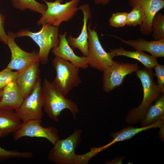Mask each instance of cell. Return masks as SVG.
<instances>
[{
  "label": "cell",
  "mask_w": 164,
  "mask_h": 164,
  "mask_svg": "<svg viewBox=\"0 0 164 164\" xmlns=\"http://www.w3.org/2000/svg\"><path fill=\"white\" fill-rule=\"evenodd\" d=\"M82 131L76 129L64 139L57 140L49 151L48 159L56 164H87L90 159L103 150L102 147L92 148L83 155H77L75 150L81 141Z\"/></svg>",
  "instance_id": "1"
},
{
  "label": "cell",
  "mask_w": 164,
  "mask_h": 164,
  "mask_svg": "<svg viewBox=\"0 0 164 164\" xmlns=\"http://www.w3.org/2000/svg\"><path fill=\"white\" fill-rule=\"evenodd\" d=\"M152 69L140 68L135 72L142 86L143 98L138 106L131 109L126 114L125 121L128 124L133 125L140 122L149 106L163 94L154 81L155 75Z\"/></svg>",
  "instance_id": "2"
},
{
  "label": "cell",
  "mask_w": 164,
  "mask_h": 164,
  "mask_svg": "<svg viewBox=\"0 0 164 164\" xmlns=\"http://www.w3.org/2000/svg\"><path fill=\"white\" fill-rule=\"evenodd\" d=\"M42 87L43 108L49 118L55 122H58L61 111L67 109L76 119V115L79 110L76 103L66 98L53 82H50L45 79Z\"/></svg>",
  "instance_id": "3"
},
{
  "label": "cell",
  "mask_w": 164,
  "mask_h": 164,
  "mask_svg": "<svg viewBox=\"0 0 164 164\" xmlns=\"http://www.w3.org/2000/svg\"><path fill=\"white\" fill-rule=\"evenodd\" d=\"M41 29L37 32H32L28 29H22L14 33L15 38L28 36L38 46V56L40 62L43 64L49 61L48 56L51 50L59 43L58 27L48 24L42 25Z\"/></svg>",
  "instance_id": "4"
},
{
  "label": "cell",
  "mask_w": 164,
  "mask_h": 164,
  "mask_svg": "<svg viewBox=\"0 0 164 164\" xmlns=\"http://www.w3.org/2000/svg\"><path fill=\"white\" fill-rule=\"evenodd\" d=\"M47 6L46 11L37 21L38 26L46 24L58 27L63 22H67L75 16L77 11V6L80 0H71L62 4L63 0L49 2L42 0Z\"/></svg>",
  "instance_id": "5"
},
{
  "label": "cell",
  "mask_w": 164,
  "mask_h": 164,
  "mask_svg": "<svg viewBox=\"0 0 164 164\" xmlns=\"http://www.w3.org/2000/svg\"><path fill=\"white\" fill-rule=\"evenodd\" d=\"M52 64L56 73L53 82L66 97L81 83L79 75L80 68L68 60L56 56Z\"/></svg>",
  "instance_id": "6"
},
{
  "label": "cell",
  "mask_w": 164,
  "mask_h": 164,
  "mask_svg": "<svg viewBox=\"0 0 164 164\" xmlns=\"http://www.w3.org/2000/svg\"><path fill=\"white\" fill-rule=\"evenodd\" d=\"M91 24L90 22L87 27L88 51L85 57L89 66L103 72L112 64L114 60L109 53L103 48L95 28L92 29Z\"/></svg>",
  "instance_id": "7"
},
{
  "label": "cell",
  "mask_w": 164,
  "mask_h": 164,
  "mask_svg": "<svg viewBox=\"0 0 164 164\" xmlns=\"http://www.w3.org/2000/svg\"><path fill=\"white\" fill-rule=\"evenodd\" d=\"M139 68L137 63H123L114 61L112 64L103 71V88L106 93H109L121 85L125 77Z\"/></svg>",
  "instance_id": "8"
},
{
  "label": "cell",
  "mask_w": 164,
  "mask_h": 164,
  "mask_svg": "<svg viewBox=\"0 0 164 164\" xmlns=\"http://www.w3.org/2000/svg\"><path fill=\"white\" fill-rule=\"evenodd\" d=\"M43 97L40 78L32 92L24 99L20 107L15 110L18 116L24 121L32 119H41Z\"/></svg>",
  "instance_id": "9"
},
{
  "label": "cell",
  "mask_w": 164,
  "mask_h": 164,
  "mask_svg": "<svg viewBox=\"0 0 164 164\" xmlns=\"http://www.w3.org/2000/svg\"><path fill=\"white\" fill-rule=\"evenodd\" d=\"M8 42L11 54V60L6 68L17 72L21 71L29 66L40 62L38 52L34 50L27 52L22 50L15 41L14 33L9 31L7 34Z\"/></svg>",
  "instance_id": "10"
},
{
  "label": "cell",
  "mask_w": 164,
  "mask_h": 164,
  "mask_svg": "<svg viewBox=\"0 0 164 164\" xmlns=\"http://www.w3.org/2000/svg\"><path fill=\"white\" fill-rule=\"evenodd\" d=\"M41 119H32L22 122L20 128L13 136L15 141L24 137L45 138L53 145L59 139V131L55 127L44 128L41 125Z\"/></svg>",
  "instance_id": "11"
},
{
  "label": "cell",
  "mask_w": 164,
  "mask_h": 164,
  "mask_svg": "<svg viewBox=\"0 0 164 164\" xmlns=\"http://www.w3.org/2000/svg\"><path fill=\"white\" fill-rule=\"evenodd\" d=\"M131 7L138 5L142 7L144 15V21L140 26L141 34L150 35L152 32L151 26L152 19L156 13L164 7V0H128Z\"/></svg>",
  "instance_id": "12"
},
{
  "label": "cell",
  "mask_w": 164,
  "mask_h": 164,
  "mask_svg": "<svg viewBox=\"0 0 164 164\" xmlns=\"http://www.w3.org/2000/svg\"><path fill=\"white\" fill-rule=\"evenodd\" d=\"M40 62H36L24 70L18 72L16 80L24 99L32 92L40 78Z\"/></svg>",
  "instance_id": "13"
},
{
  "label": "cell",
  "mask_w": 164,
  "mask_h": 164,
  "mask_svg": "<svg viewBox=\"0 0 164 164\" xmlns=\"http://www.w3.org/2000/svg\"><path fill=\"white\" fill-rule=\"evenodd\" d=\"M67 34L66 32L59 34V44L52 49V53L56 57L68 60L80 68H87L89 65L86 57H80L74 53L66 39Z\"/></svg>",
  "instance_id": "14"
},
{
  "label": "cell",
  "mask_w": 164,
  "mask_h": 164,
  "mask_svg": "<svg viewBox=\"0 0 164 164\" xmlns=\"http://www.w3.org/2000/svg\"><path fill=\"white\" fill-rule=\"evenodd\" d=\"M78 9L81 10L83 14L82 29L78 37L74 38L69 35L67 40L69 44L73 49H78L83 56H86L88 51V35L87 24L88 20L91 16V13L90 7L88 4L80 5L78 7Z\"/></svg>",
  "instance_id": "15"
},
{
  "label": "cell",
  "mask_w": 164,
  "mask_h": 164,
  "mask_svg": "<svg viewBox=\"0 0 164 164\" xmlns=\"http://www.w3.org/2000/svg\"><path fill=\"white\" fill-rule=\"evenodd\" d=\"M111 36L136 50L146 51L155 58L164 56V38L148 41L141 38L135 40H125L115 35Z\"/></svg>",
  "instance_id": "16"
},
{
  "label": "cell",
  "mask_w": 164,
  "mask_h": 164,
  "mask_svg": "<svg viewBox=\"0 0 164 164\" xmlns=\"http://www.w3.org/2000/svg\"><path fill=\"white\" fill-rule=\"evenodd\" d=\"M24 99L16 80L12 81L2 89L0 110H15L20 107Z\"/></svg>",
  "instance_id": "17"
},
{
  "label": "cell",
  "mask_w": 164,
  "mask_h": 164,
  "mask_svg": "<svg viewBox=\"0 0 164 164\" xmlns=\"http://www.w3.org/2000/svg\"><path fill=\"white\" fill-rule=\"evenodd\" d=\"M109 53L113 58L116 56H123L136 59L141 63L146 69H152L159 64L156 58L148 55L143 51H128L120 47L118 48L111 49Z\"/></svg>",
  "instance_id": "18"
},
{
  "label": "cell",
  "mask_w": 164,
  "mask_h": 164,
  "mask_svg": "<svg viewBox=\"0 0 164 164\" xmlns=\"http://www.w3.org/2000/svg\"><path fill=\"white\" fill-rule=\"evenodd\" d=\"M22 122L13 110H0V138L15 132Z\"/></svg>",
  "instance_id": "19"
},
{
  "label": "cell",
  "mask_w": 164,
  "mask_h": 164,
  "mask_svg": "<svg viewBox=\"0 0 164 164\" xmlns=\"http://www.w3.org/2000/svg\"><path fill=\"white\" fill-rule=\"evenodd\" d=\"M164 123V120H159L150 125L140 127H134L128 126L121 130L111 134L113 138V140L104 147L106 149L116 142L131 138L138 133L143 131H145L153 128H160Z\"/></svg>",
  "instance_id": "20"
},
{
  "label": "cell",
  "mask_w": 164,
  "mask_h": 164,
  "mask_svg": "<svg viewBox=\"0 0 164 164\" xmlns=\"http://www.w3.org/2000/svg\"><path fill=\"white\" fill-rule=\"evenodd\" d=\"M154 104L148 108L144 118L140 122L141 127L152 125L157 121L164 120V94L156 100Z\"/></svg>",
  "instance_id": "21"
},
{
  "label": "cell",
  "mask_w": 164,
  "mask_h": 164,
  "mask_svg": "<svg viewBox=\"0 0 164 164\" xmlns=\"http://www.w3.org/2000/svg\"><path fill=\"white\" fill-rule=\"evenodd\" d=\"M11 1L13 7L21 11L28 9L42 15L47 9L46 5L40 3L35 0H11Z\"/></svg>",
  "instance_id": "22"
},
{
  "label": "cell",
  "mask_w": 164,
  "mask_h": 164,
  "mask_svg": "<svg viewBox=\"0 0 164 164\" xmlns=\"http://www.w3.org/2000/svg\"><path fill=\"white\" fill-rule=\"evenodd\" d=\"M152 37L155 40L164 38V16L157 12L154 15L152 22Z\"/></svg>",
  "instance_id": "23"
},
{
  "label": "cell",
  "mask_w": 164,
  "mask_h": 164,
  "mask_svg": "<svg viewBox=\"0 0 164 164\" xmlns=\"http://www.w3.org/2000/svg\"><path fill=\"white\" fill-rule=\"evenodd\" d=\"M132 7V10L127 14L126 25L128 26H140L144 19L143 10L138 5H135Z\"/></svg>",
  "instance_id": "24"
},
{
  "label": "cell",
  "mask_w": 164,
  "mask_h": 164,
  "mask_svg": "<svg viewBox=\"0 0 164 164\" xmlns=\"http://www.w3.org/2000/svg\"><path fill=\"white\" fill-rule=\"evenodd\" d=\"M33 153L30 152H20L17 150H7L0 146V160H4L13 158L25 159L32 158Z\"/></svg>",
  "instance_id": "25"
},
{
  "label": "cell",
  "mask_w": 164,
  "mask_h": 164,
  "mask_svg": "<svg viewBox=\"0 0 164 164\" xmlns=\"http://www.w3.org/2000/svg\"><path fill=\"white\" fill-rule=\"evenodd\" d=\"M127 14L125 12L113 13L109 20L110 25L117 28L124 26L127 24Z\"/></svg>",
  "instance_id": "26"
},
{
  "label": "cell",
  "mask_w": 164,
  "mask_h": 164,
  "mask_svg": "<svg viewBox=\"0 0 164 164\" xmlns=\"http://www.w3.org/2000/svg\"><path fill=\"white\" fill-rule=\"evenodd\" d=\"M17 74V71H13L6 67L0 71V89H3L9 83L15 80Z\"/></svg>",
  "instance_id": "27"
},
{
  "label": "cell",
  "mask_w": 164,
  "mask_h": 164,
  "mask_svg": "<svg viewBox=\"0 0 164 164\" xmlns=\"http://www.w3.org/2000/svg\"><path fill=\"white\" fill-rule=\"evenodd\" d=\"M154 68L157 78L158 85L162 94H164V65L159 64Z\"/></svg>",
  "instance_id": "28"
},
{
  "label": "cell",
  "mask_w": 164,
  "mask_h": 164,
  "mask_svg": "<svg viewBox=\"0 0 164 164\" xmlns=\"http://www.w3.org/2000/svg\"><path fill=\"white\" fill-rule=\"evenodd\" d=\"M1 0H0V2ZM5 18L4 15L0 13V41L4 43L7 44L8 35L5 32L4 25Z\"/></svg>",
  "instance_id": "29"
},
{
  "label": "cell",
  "mask_w": 164,
  "mask_h": 164,
  "mask_svg": "<svg viewBox=\"0 0 164 164\" xmlns=\"http://www.w3.org/2000/svg\"><path fill=\"white\" fill-rule=\"evenodd\" d=\"M124 156L117 157L113 159L111 161H107V164H121L125 159Z\"/></svg>",
  "instance_id": "30"
},
{
  "label": "cell",
  "mask_w": 164,
  "mask_h": 164,
  "mask_svg": "<svg viewBox=\"0 0 164 164\" xmlns=\"http://www.w3.org/2000/svg\"><path fill=\"white\" fill-rule=\"evenodd\" d=\"M160 130L158 133L159 137L160 139L164 142V123L159 128Z\"/></svg>",
  "instance_id": "31"
},
{
  "label": "cell",
  "mask_w": 164,
  "mask_h": 164,
  "mask_svg": "<svg viewBox=\"0 0 164 164\" xmlns=\"http://www.w3.org/2000/svg\"><path fill=\"white\" fill-rule=\"evenodd\" d=\"M111 0H94V2L96 4L105 5Z\"/></svg>",
  "instance_id": "32"
},
{
  "label": "cell",
  "mask_w": 164,
  "mask_h": 164,
  "mask_svg": "<svg viewBox=\"0 0 164 164\" xmlns=\"http://www.w3.org/2000/svg\"><path fill=\"white\" fill-rule=\"evenodd\" d=\"M2 89H0V101L1 100L2 94Z\"/></svg>",
  "instance_id": "33"
}]
</instances>
